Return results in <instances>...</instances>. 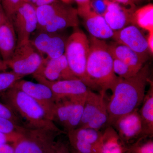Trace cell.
Here are the masks:
<instances>
[{"mask_svg":"<svg viewBox=\"0 0 153 153\" xmlns=\"http://www.w3.org/2000/svg\"><path fill=\"white\" fill-rule=\"evenodd\" d=\"M3 10L11 21L17 9L22 3V0H0Z\"/></svg>","mask_w":153,"mask_h":153,"instance_id":"cell-30","label":"cell"},{"mask_svg":"<svg viewBox=\"0 0 153 153\" xmlns=\"http://www.w3.org/2000/svg\"><path fill=\"white\" fill-rule=\"evenodd\" d=\"M33 74L50 81L78 79L69 68L64 54L57 58H44L41 66Z\"/></svg>","mask_w":153,"mask_h":153,"instance_id":"cell-14","label":"cell"},{"mask_svg":"<svg viewBox=\"0 0 153 153\" xmlns=\"http://www.w3.org/2000/svg\"><path fill=\"white\" fill-rule=\"evenodd\" d=\"M149 34L147 37V42L151 54L153 52V31L149 32Z\"/></svg>","mask_w":153,"mask_h":153,"instance_id":"cell-37","label":"cell"},{"mask_svg":"<svg viewBox=\"0 0 153 153\" xmlns=\"http://www.w3.org/2000/svg\"><path fill=\"white\" fill-rule=\"evenodd\" d=\"M99 130L77 127L66 133L71 149L79 153H92L102 135Z\"/></svg>","mask_w":153,"mask_h":153,"instance_id":"cell-16","label":"cell"},{"mask_svg":"<svg viewBox=\"0 0 153 153\" xmlns=\"http://www.w3.org/2000/svg\"><path fill=\"white\" fill-rule=\"evenodd\" d=\"M16 34L17 45L30 41L38 25L36 7L29 3L22 2L11 19Z\"/></svg>","mask_w":153,"mask_h":153,"instance_id":"cell-10","label":"cell"},{"mask_svg":"<svg viewBox=\"0 0 153 153\" xmlns=\"http://www.w3.org/2000/svg\"><path fill=\"white\" fill-rule=\"evenodd\" d=\"M4 103L11 108L25 123L31 128H48L57 131L60 129L47 116L44 108L32 97L14 87L0 95Z\"/></svg>","mask_w":153,"mask_h":153,"instance_id":"cell-3","label":"cell"},{"mask_svg":"<svg viewBox=\"0 0 153 153\" xmlns=\"http://www.w3.org/2000/svg\"><path fill=\"white\" fill-rule=\"evenodd\" d=\"M149 88L146 93L140 109L138 110L145 137L153 136V82L149 80Z\"/></svg>","mask_w":153,"mask_h":153,"instance_id":"cell-23","label":"cell"},{"mask_svg":"<svg viewBox=\"0 0 153 153\" xmlns=\"http://www.w3.org/2000/svg\"><path fill=\"white\" fill-rule=\"evenodd\" d=\"M77 13L83 19L85 28L91 36L100 40L113 38L114 32L103 16L96 13L91 7L77 11Z\"/></svg>","mask_w":153,"mask_h":153,"instance_id":"cell-17","label":"cell"},{"mask_svg":"<svg viewBox=\"0 0 153 153\" xmlns=\"http://www.w3.org/2000/svg\"><path fill=\"white\" fill-rule=\"evenodd\" d=\"M66 40L60 33L36 30L30 37V42L44 58L51 59L64 54Z\"/></svg>","mask_w":153,"mask_h":153,"instance_id":"cell-9","label":"cell"},{"mask_svg":"<svg viewBox=\"0 0 153 153\" xmlns=\"http://www.w3.org/2000/svg\"><path fill=\"white\" fill-rule=\"evenodd\" d=\"M7 66L6 65L4 61L0 59V71H5L7 69Z\"/></svg>","mask_w":153,"mask_h":153,"instance_id":"cell-38","label":"cell"},{"mask_svg":"<svg viewBox=\"0 0 153 153\" xmlns=\"http://www.w3.org/2000/svg\"><path fill=\"white\" fill-rule=\"evenodd\" d=\"M151 70L144 65L135 75L128 78L119 77L111 91L112 95L107 103L106 127L112 126L119 118L139 109L146 94Z\"/></svg>","mask_w":153,"mask_h":153,"instance_id":"cell-1","label":"cell"},{"mask_svg":"<svg viewBox=\"0 0 153 153\" xmlns=\"http://www.w3.org/2000/svg\"><path fill=\"white\" fill-rule=\"evenodd\" d=\"M64 133L48 128H26L13 143L14 153H47L57 137Z\"/></svg>","mask_w":153,"mask_h":153,"instance_id":"cell-5","label":"cell"},{"mask_svg":"<svg viewBox=\"0 0 153 153\" xmlns=\"http://www.w3.org/2000/svg\"><path fill=\"white\" fill-rule=\"evenodd\" d=\"M71 153H79L77 152H76V151L73 150L72 149H71Z\"/></svg>","mask_w":153,"mask_h":153,"instance_id":"cell-41","label":"cell"},{"mask_svg":"<svg viewBox=\"0 0 153 153\" xmlns=\"http://www.w3.org/2000/svg\"><path fill=\"white\" fill-rule=\"evenodd\" d=\"M14 87L27 94L34 99L44 110L47 116L52 121L56 100L52 91L47 85L21 79Z\"/></svg>","mask_w":153,"mask_h":153,"instance_id":"cell-11","label":"cell"},{"mask_svg":"<svg viewBox=\"0 0 153 153\" xmlns=\"http://www.w3.org/2000/svg\"><path fill=\"white\" fill-rule=\"evenodd\" d=\"M86 94L63 98L56 102L52 121L62 126L66 133L79 126Z\"/></svg>","mask_w":153,"mask_h":153,"instance_id":"cell-6","label":"cell"},{"mask_svg":"<svg viewBox=\"0 0 153 153\" xmlns=\"http://www.w3.org/2000/svg\"><path fill=\"white\" fill-rule=\"evenodd\" d=\"M128 146L124 143L111 126L105 127L92 153H126Z\"/></svg>","mask_w":153,"mask_h":153,"instance_id":"cell-21","label":"cell"},{"mask_svg":"<svg viewBox=\"0 0 153 153\" xmlns=\"http://www.w3.org/2000/svg\"><path fill=\"white\" fill-rule=\"evenodd\" d=\"M113 71L118 76L124 79L134 76L139 71L116 58H113Z\"/></svg>","mask_w":153,"mask_h":153,"instance_id":"cell-27","label":"cell"},{"mask_svg":"<svg viewBox=\"0 0 153 153\" xmlns=\"http://www.w3.org/2000/svg\"><path fill=\"white\" fill-rule=\"evenodd\" d=\"M120 4L122 5L135 10L137 5L139 4L144 0H105Z\"/></svg>","mask_w":153,"mask_h":153,"instance_id":"cell-34","label":"cell"},{"mask_svg":"<svg viewBox=\"0 0 153 153\" xmlns=\"http://www.w3.org/2000/svg\"><path fill=\"white\" fill-rule=\"evenodd\" d=\"M108 49L113 58L121 60L138 71L147 60L129 47L117 42L108 45Z\"/></svg>","mask_w":153,"mask_h":153,"instance_id":"cell-22","label":"cell"},{"mask_svg":"<svg viewBox=\"0 0 153 153\" xmlns=\"http://www.w3.org/2000/svg\"><path fill=\"white\" fill-rule=\"evenodd\" d=\"M33 76L38 82L50 88L56 102L63 98L85 95L90 89L84 82L78 79L50 81L38 75L33 74Z\"/></svg>","mask_w":153,"mask_h":153,"instance_id":"cell-13","label":"cell"},{"mask_svg":"<svg viewBox=\"0 0 153 153\" xmlns=\"http://www.w3.org/2000/svg\"><path fill=\"white\" fill-rule=\"evenodd\" d=\"M78 16L77 9L69 3L63 2L51 21L43 30H39L49 33H60L68 28L78 27Z\"/></svg>","mask_w":153,"mask_h":153,"instance_id":"cell-18","label":"cell"},{"mask_svg":"<svg viewBox=\"0 0 153 153\" xmlns=\"http://www.w3.org/2000/svg\"><path fill=\"white\" fill-rule=\"evenodd\" d=\"M26 128L17 124L13 121L0 117V132L4 134H22L25 131Z\"/></svg>","mask_w":153,"mask_h":153,"instance_id":"cell-28","label":"cell"},{"mask_svg":"<svg viewBox=\"0 0 153 153\" xmlns=\"http://www.w3.org/2000/svg\"><path fill=\"white\" fill-rule=\"evenodd\" d=\"M44 58L29 41L17 45L10 59L4 62L12 71L25 76L36 73Z\"/></svg>","mask_w":153,"mask_h":153,"instance_id":"cell-8","label":"cell"},{"mask_svg":"<svg viewBox=\"0 0 153 153\" xmlns=\"http://www.w3.org/2000/svg\"><path fill=\"white\" fill-rule=\"evenodd\" d=\"M76 2L78 5L77 10H83L91 7L90 3L91 0H72Z\"/></svg>","mask_w":153,"mask_h":153,"instance_id":"cell-36","label":"cell"},{"mask_svg":"<svg viewBox=\"0 0 153 153\" xmlns=\"http://www.w3.org/2000/svg\"><path fill=\"white\" fill-rule=\"evenodd\" d=\"M37 0H22V2L29 3L34 6Z\"/></svg>","mask_w":153,"mask_h":153,"instance_id":"cell-39","label":"cell"},{"mask_svg":"<svg viewBox=\"0 0 153 153\" xmlns=\"http://www.w3.org/2000/svg\"><path fill=\"white\" fill-rule=\"evenodd\" d=\"M126 153H131L130 152H128V151H127V152H126Z\"/></svg>","mask_w":153,"mask_h":153,"instance_id":"cell-42","label":"cell"},{"mask_svg":"<svg viewBox=\"0 0 153 153\" xmlns=\"http://www.w3.org/2000/svg\"><path fill=\"white\" fill-rule=\"evenodd\" d=\"M17 44L16 34L13 25L5 13L0 22V55L4 62L13 56Z\"/></svg>","mask_w":153,"mask_h":153,"instance_id":"cell-20","label":"cell"},{"mask_svg":"<svg viewBox=\"0 0 153 153\" xmlns=\"http://www.w3.org/2000/svg\"><path fill=\"white\" fill-rule=\"evenodd\" d=\"M22 134H4L0 132V144L13 143L19 139Z\"/></svg>","mask_w":153,"mask_h":153,"instance_id":"cell-33","label":"cell"},{"mask_svg":"<svg viewBox=\"0 0 153 153\" xmlns=\"http://www.w3.org/2000/svg\"><path fill=\"white\" fill-rule=\"evenodd\" d=\"M90 6L92 10L102 16L106 9V3L105 0H93L91 1Z\"/></svg>","mask_w":153,"mask_h":153,"instance_id":"cell-32","label":"cell"},{"mask_svg":"<svg viewBox=\"0 0 153 153\" xmlns=\"http://www.w3.org/2000/svg\"><path fill=\"white\" fill-rule=\"evenodd\" d=\"M113 38L117 43L125 45L148 60L149 53L150 52L146 38L137 26L129 25L114 32Z\"/></svg>","mask_w":153,"mask_h":153,"instance_id":"cell-15","label":"cell"},{"mask_svg":"<svg viewBox=\"0 0 153 153\" xmlns=\"http://www.w3.org/2000/svg\"><path fill=\"white\" fill-rule=\"evenodd\" d=\"M4 10H3L2 7L1 2H0V22H1V20L3 15H4Z\"/></svg>","mask_w":153,"mask_h":153,"instance_id":"cell-40","label":"cell"},{"mask_svg":"<svg viewBox=\"0 0 153 153\" xmlns=\"http://www.w3.org/2000/svg\"><path fill=\"white\" fill-rule=\"evenodd\" d=\"M105 1L106 9L102 16L114 32H117L132 25V18L135 9L126 7L114 2Z\"/></svg>","mask_w":153,"mask_h":153,"instance_id":"cell-19","label":"cell"},{"mask_svg":"<svg viewBox=\"0 0 153 153\" xmlns=\"http://www.w3.org/2000/svg\"><path fill=\"white\" fill-rule=\"evenodd\" d=\"M105 94H97L89 89L86 98L82 118L78 127L88 128L100 130L106 127L108 114Z\"/></svg>","mask_w":153,"mask_h":153,"instance_id":"cell-7","label":"cell"},{"mask_svg":"<svg viewBox=\"0 0 153 153\" xmlns=\"http://www.w3.org/2000/svg\"><path fill=\"white\" fill-rule=\"evenodd\" d=\"M88 38L89 52L86 72L99 93L105 94L107 91L112 89L119 77L114 72L113 58L108 44L103 40L91 36Z\"/></svg>","mask_w":153,"mask_h":153,"instance_id":"cell-2","label":"cell"},{"mask_svg":"<svg viewBox=\"0 0 153 153\" xmlns=\"http://www.w3.org/2000/svg\"><path fill=\"white\" fill-rule=\"evenodd\" d=\"M149 137L141 138L128 147L131 153H153V140Z\"/></svg>","mask_w":153,"mask_h":153,"instance_id":"cell-26","label":"cell"},{"mask_svg":"<svg viewBox=\"0 0 153 153\" xmlns=\"http://www.w3.org/2000/svg\"><path fill=\"white\" fill-rule=\"evenodd\" d=\"M138 110L119 118L111 126L127 146L130 143L145 137Z\"/></svg>","mask_w":153,"mask_h":153,"instance_id":"cell-12","label":"cell"},{"mask_svg":"<svg viewBox=\"0 0 153 153\" xmlns=\"http://www.w3.org/2000/svg\"><path fill=\"white\" fill-rule=\"evenodd\" d=\"M47 153H71V152L68 144L60 140H55Z\"/></svg>","mask_w":153,"mask_h":153,"instance_id":"cell-31","label":"cell"},{"mask_svg":"<svg viewBox=\"0 0 153 153\" xmlns=\"http://www.w3.org/2000/svg\"><path fill=\"white\" fill-rule=\"evenodd\" d=\"M24 77L12 71H0V95L13 87Z\"/></svg>","mask_w":153,"mask_h":153,"instance_id":"cell-25","label":"cell"},{"mask_svg":"<svg viewBox=\"0 0 153 153\" xmlns=\"http://www.w3.org/2000/svg\"><path fill=\"white\" fill-rule=\"evenodd\" d=\"M0 153H14L13 143L0 144Z\"/></svg>","mask_w":153,"mask_h":153,"instance_id":"cell-35","label":"cell"},{"mask_svg":"<svg viewBox=\"0 0 153 153\" xmlns=\"http://www.w3.org/2000/svg\"><path fill=\"white\" fill-rule=\"evenodd\" d=\"M89 52L88 38L77 27L66 40L64 55L73 74L90 89L98 91L86 72V64Z\"/></svg>","mask_w":153,"mask_h":153,"instance_id":"cell-4","label":"cell"},{"mask_svg":"<svg viewBox=\"0 0 153 153\" xmlns=\"http://www.w3.org/2000/svg\"><path fill=\"white\" fill-rule=\"evenodd\" d=\"M0 117L13 121L17 124L25 127V123L19 116L8 105L0 102Z\"/></svg>","mask_w":153,"mask_h":153,"instance_id":"cell-29","label":"cell"},{"mask_svg":"<svg viewBox=\"0 0 153 153\" xmlns=\"http://www.w3.org/2000/svg\"><path fill=\"white\" fill-rule=\"evenodd\" d=\"M132 25L148 32L153 31V6L149 4L135 10L132 18Z\"/></svg>","mask_w":153,"mask_h":153,"instance_id":"cell-24","label":"cell"}]
</instances>
